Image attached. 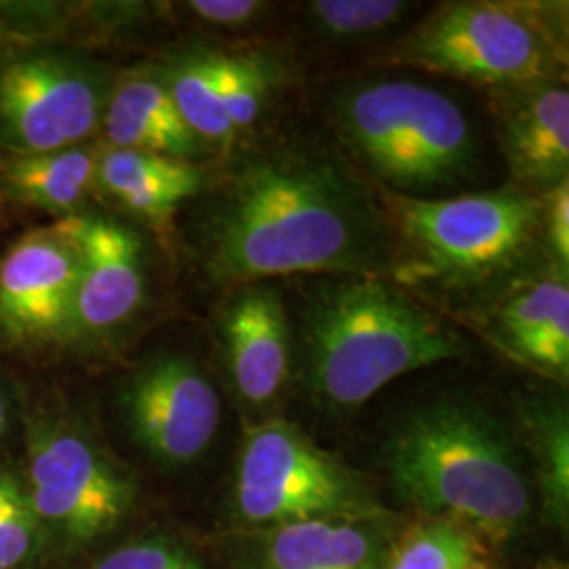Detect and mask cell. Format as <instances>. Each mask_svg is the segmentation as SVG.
Returning a JSON list of instances; mask_svg holds the SVG:
<instances>
[{
  "label": "cell",
  "instance_id": "obj_4",
  "mask_svg": "<svg viewBox=\"0 0 569 569\" xmlns=\"http://www.w3.org/2000/svg\"><path fill=\"white\" fill-rule=\"evenodd\" d=\"M331 112L348 150L390 192H427L475 173L472 122L460 103L430 84L359 82L333 98Z\"/></svg>",
  "mask_w": 569,
  "mask_h": 569
},
{
  "label": "cell",
  "instance_id": "obj_5",
  "mask_svg": "<svg viewBox=\"0 0 569 569\" xmlns=\"http://www.w3.org/2000/svg\"><path fill=\"white\" fill-rule=\"evenodd\" d=\"M387 61L489 91L561 81V9L542 2H446L397 42Z\"/></svg>",
  "mask_w": 569,
  "mask_h": 569
},
{
  "label": "cell",
  "instance_id": "obj_23",
  "mask_svg": "<svg viewBox=\"0 0 569 569\" xmlns=\"http://www.w3.org/2000/svg\"><path fill=\"white\" fill-rule=\"evenodd\" d=\"M411 7L401 0H317L306 4V16L329 39L355 41L387 32Z\"/></svg>",
  "mask_w": 569,
  "mask_h": 569
},
{
  "label": "cell",
  "instance_id": "obj_18",
  "mask_svg": "<svg viewBox=\"0 0 569 569\" xmlns=\"http://www.w3.org/2000/svg\"><path fill=\"white\" fill-rule=\"evenodd\" d=\"M270 569H378L380 550L367 529L350 521L279 526L266 547Z\"/></svg>",
  "mask_w": 569,
  "mask_h": 569
},
{
  "label": "cell",
  "instance_id": "obj_22",
  "mask_svg": "<svg viewBox=\"0 0 569 569\" xmlns=\"http://www.w3.org/2000/svg\"><path fill=\"white\" fill-rule=\"evenodd\" d=\"M542 498L550 517L566 521L569 507L568 409L559 401L533 403L521 413Z\"/></svg>",
  "mask_w": 569,
  "mask_h": 569
},
{
  "label": "cell",
  "instance_id": "obj_10",
  "mask_svg": "<svg viewBox=\"0 0 569 569\" xmlns=\"http://www.w3.org/2000/svg\"><path fill=\"white\" fill-rule=\"evenodd\" d=\"M77 284L68 220L26 234L0 260V331L18 345L72 336Z\"/></svg>",
  "mask_w": 569,
  "mask_h": 569
},
{
  "label": "cell",
  "instance_id": "obj_16",
  "mask_svg": "<svg viewBox=\"0 0 569 569\" xmlns=\"http://www.w3.org/2000/svg\"><path fill=\"white\" fill-rule=\"evenodd\" d=\"M106 136L114 148L161 154L192 163L203 142L173 102L163 74L136 70L110 91L103 117Z\"/></svg>",
  "mask_w": 569,
  "mask_h": 569
},
{
  "label": "cell",
  "instance_id": "obj_7",
  "mask_svg": "<svg viewBox=\"0 0 569 569\" xmlns=\"http://www.w3.org/2000/svg\"><path fill=\"white\" fill-rule=\"evenodd\" d=\"M234 500L247 521L272 526L359 519L373 512L352 472L283 420L247 432Z\"/></svg>",
  "mask_w": 569,
  "mask_h": 569
},
{
  "label": "cell",
  "instance_id": "obj_26",
  "mask_svg": "<svg viewBox=\"0 0 569 569\" xmlns=\"http://www.w3.org/2000/svg\"><path fill=\"white\" fill-rule=\"evenodd\" d=\"M96 569H203L201 563L176 542L142 540L114 550Z\"/></svg>",
  "mask_w": 569,
  "mask_h": 569
},
{
  "label": "cell",
  "instance_id": "obj_28",
  "mask_svg": "<svg viewBox=\"0 0 569 569\" xmlns=\"http://www.w3.org/2000/svg\"><path fill=\"white\" fill-rule=\"evenodd\" d=\"M186 7L209 26L244 28L266 16L272 4L260 0H192Z\"/></svg>",
  "mask_w": 569,
  "mask_h": 569
},
{
  "label": "cell",
  "instance_id": "obj_25",
  "mask_svg": "<svg viewBox=\"0 0 569 569\" xmlns=\"http://www.w3.org/2000/svg\"><path fill=\"white\" fill-rule=\"evenodd\" d=\"M41 521L20 481L0 470V569L26 561L39 538Z\"/></svg>",
  "mask_w": 569,
  "mask_h": 569
},
{
  "label": "cell",
  "instance_id": "obj_11",
  "mask_svg": "<svg viewBox=\"0 0 569 569\" xmlns=\"http://www.w3.org/2000/svg\"><path fill=\"white\" fill-rule=\"evenodd\" d=\"M79 253L72 336H102L127 323L146 291L142 241L108 218H68Z\"/></svg>",
  "mask_w": 569,
  "mask_h": 569
},
{
  "label": "cell",
  "instance_id": "obj_6",
  "mask_svg": "<svg viewBox=\"0 0 569 569\" xmlns=\"http://www.w3.org/2000/svg\"><path fill=\"white\" fill-rule=\"evenodd\" d=\"M418 277L470 284L515 264L540 228V199L510 183L453 199L385 192Z\"/></svg>",
  "mask_w": 569,
  "mask_h": 569
},
{
  "label": "cell",
  "instance_id": "obj_9",
  "mask_svg": "<svg viewBox=\"0 0 569 569\" xmlns=\"http://www.w3.org/2000/svg\"><path fill=\"white\" fill-rule=\"evenodd\" d=\"M136 443L157 462L183 467L211 446L222 406L218 390L194 361L163 355L140 367L122 392Z\"/></svg>",
  "mask_w": 569,
  "mask_h": 569
},
{
  "label": "cell",
  "instance_id": "obj_13",
  "mask_svg": "<svg viewBox=\"0 0 569 569\" xmlns=\"http://www.w3.org/2000/svg\"><path fill=\"white\" fill-rule=\"evenodd\" d=\"M232 382L251 406L279 397L291 367V327L274 287L247 283L237 289L222 319Z\"/></svg>",
  "mask_w": 569,
  "mask_h": 569
},
{
  "label": "cell",
  "instance_id": "obj_12",
  "mask_svg": "<svg viewBox=\"0 0 569 569\" xmlns=\"http://www.w3.org/2000/svg\"><path fill=\"white\" fill-rule=\"evenodd\" d=\"M498 142L515 186L547 192L568 182L569 91L561 81L491 91Z\"/></svg>",
  "mask_w": 569,
  "mask_h": 569
},
{
  "label": "cell",
  "instance_id": "obj_17",
  "mask_svg": "<svg viewBox=\"0 0 569 569\" xmlns=\"http://www.w3.org/2000/svg\"><path fill=\"white\" fill-rule=\"evenodd\" d=\"M98 182L138 216L163 220L201 190L204 173L194 163L112 148L98 159Z\"/></svg>",
  "mask_w": 569,
  "mask_h": 569
},
{
  "label": "cell",
  "instance_id": "obj_3",
  "mask_svg": "<svg viewBox=\"0 0 569 569\" xmlns=\"http://www.w3.org/2000/svg\"><path fill=\"white\" fill-rule=\"evenodd\" d=\"M308 382L336 409L363 406L416 369L462 359L460 333L378 277H346L310 300L302 321Z\"/></svg>",
  "mask_w": 569,
  "mask_h": 569
},
{
  "label": "cell",
  "instance_id": "obj_19",
  "mask_svg": "<svg viewBox=\"0 0 569 569\" xmlns=\"http://www.w3.org/2000/svg\"><path fill=\"white\" fill-rule=\"evenodd\" d=\"M13 197L47 211H72L98 182V157L82 148L18 154L4 167Z\"/></svg>",
  "mask_w": 569,
  "mask_h": 569
},
{
  "label": "cell",
  "instance_id": "obj_15",
  "mask_svg": "<svg viewBox=\"0 0 569 569\" xmlns=\"http://www.w3.org/2000/svg\"><path fill=\"white\" fill-rule=\"evenodd\" d=\"M493 336L515 359L566 380L569 371L568 270L519 284L493 312Z\"/></svg>",
  "mask_w": 569,
  "mask_h": 569
},
{
  "label": "cell",
  "instance_id": "obj_1",
  "mask_svg": "<svg viewBox=\"0 0 569 569\" xmlns=\"http://www.w3.org/2000/svg\"><path fill=\"white\" fill-rule=\"evenodd\" d=\"M363 183L323 154L241 164L204 226L207 266L234 283L289 274L378 277L390 234Z\"/></svg>",
  "mask_w": 569,
  "mask_h": 569
},
{
  "label": "cell",
  "instance_id": "obj_27",
  "mask_svg": "<svg viewBox=\"0 0 569 569\" xmlns=\"http://www.w3.org/2000/svg\"><path fill=\"white\" fill-rule=\"evenodd\" d=\"M540 199V228L549 244L550 256L557 268L568 270L569 266V180L561 182Z\"/></svg>",
  "mask_w": 569,
  "mask_h": 569
},
{
  "label": "cell",
  "instance_id": "obj_8",
  "mask_svg": "<svg viewBox=\"0 0 569 569\" xmlns=\"http://www.w3.org/2000/svg\"><path fill=\"white\" fill-rule=\"evenodd\" d=\"M108 103L102 70L68 56H32L0 72V142L18 154L84 140Z\"/></svg>",
  "mask_w": 569,
  "mask_h": 569
},
{
  "label": "cell",
  "instance_id": "obj_2",
  "mask_svg": "<svg viewBox=\"0 0 569 569\" xmlns=\"http://www.w3.org/2000/svg\"><path fill=\"white\" fill-rule=\"evenodd\" d=\"M385 456L407 502L488 545L507 542L528 519L531 496L517 449L481 407L439 401L409 413Z\"/></svg>",
  "mask_w": 569,
  "mask_h": 569
},
{
  "label": "cell",
  "instance_id": "obj_29",
  "mask_svg": "<svg viewBox=\"0 0 569 569\" xmlns=\"http://www.w3.org/2000/svg\"><path fill=\"white\" fill-rule=\"evenodd\" d=\"M4 427H7V406H4V397L0 392V435L4 432Z\"/></svg>",
  "mask_w": 569,
  "mask_h": 569
},
{
  "label": "cell",
  "instance_id": "obj_24",
  "mask_svg": "<svg viewBox=\"0 0 569 569\" xmlns=\"http://www.w3.org/2000/svg\"><path fill=\"white\" fill-rule=\"evenodd\" d=\"M274 70L260 58L228 53L224 82V117L234 140L260 119Z\"/></svg>",
  "mask_w": 569,
  "mask_h": 569
},
{
  "label": "cell",
  "instance_id": "obj_14",
  "mask_svg": "<svg viewBox=\"0 0 569 569\" xmlns=\"http://www.w3.org/2000/svg\"><path fill=\"white\" fill-rule=\"evenodd\" d=\"M28 479L98 515L110 529L133 502V483L102 449L66 428L32 427L28 432Z\"/></svg>",
  "mask_w": 569,
  "mask_h": 569
},
{
  "label": "cell",
  "instance_id": "obj_20",
  "mask_svg": "<svg viewBox=\"0 0 569 569\" xmlns=\"http://www.w3.org/2000/svg\"><path fill=\"white\" fill-rule=\"evenodd\" d=\"M226 66L228 53L197 51L180 58L163 74L183 121L203 143L234 142L224 117Z\"/></svg>",
  "mask_w": 569,
  "mask_h": 569
},
{
  "label": "cell",
  "instance_id": "obj_21",
  "mask_svg": "<svg viewBox=\"0 0 569 569\" xmlns=\"http://www.w3.org/2000/svg\"><path fill=\"white\" fill-rule=\"evenodd\" d=\"M385 569H496L489 545L458 523L432 519L407 529Z\"/></svg>",
  "mask_w": 569,
  "mask_h": 569
}]
</instances>
